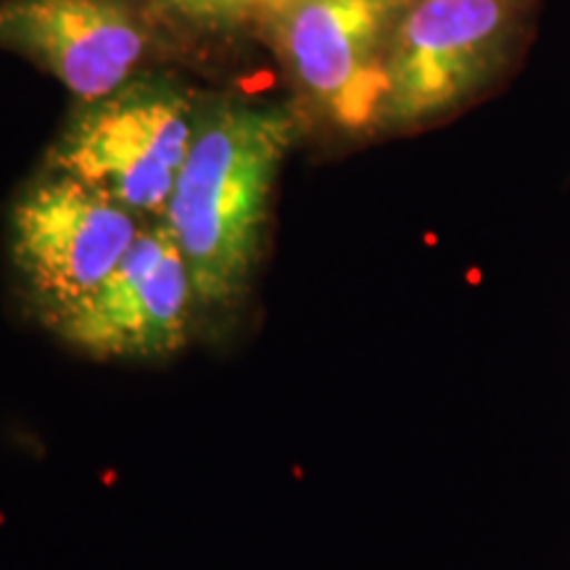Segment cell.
I'll return each mask as SVG.
<instances>
[{
	"label": "cell",
	"mask_w": 570,
	"mask_h": 570,
	"mask_svg": "<svg viewBox=\"0 0 570 570\" xmlns=\"http://www.w3.org/2000/svg\"><path fill=\"white\" fill-rule=\"evenodd\" d=\"M298 130V117L283 104L219 98L198 111L194 146L164 214L198 315H230L252 296L275 185Z\"/></svg>",
	"instance_id": "cell-1"
},
{
	"label": "cell",
	"mask_w": 570,
	"mask_h": 570,
	"mask_svg": "<svg viewBox=\"0 0 570 570\" xmlns=\"http://www.w3.org/2000/svg\"><path fill=\"white\" fill-rule=\"evenodd\" d=\"M537 0H410L389 56L381 132L439 125L497 90L529 51Z\"/></svg>",
	"instance_id": "cell-2"
},
{
	"label": "cell",
	"mask_w": 570,
	"mask_h": 570,
	"mask_svg": "<svg viewBox=\"0 0 570 570\" xmlns=\"http://www.w3.org/2000/svg\"><path fill=\"white\" fill-rule=\"evenodd\" d=\"M198 111L183 85L138 75L109 96L77 104L42 169L88 185L142 223H161Z\"/></svg>",
	"instance_id": "cell-3"
},
{
	"label": "cell",
	"mask_w": 570,
	"mask_h": 570,
	"mask_svg": "<svg viewBox=\"0 0 570 570\" xmlns=\"http://www.w3.org/2000/svg\"><path fill=\"white\" fill-rule=\"evenodd\" d=\"M410 0H296L262 17L277 59L320 119L344 135L383 130L389 56Z\"/></svg>",
	"instance_id": "cell-4"
},
{
	"label": "cell",
	"mask_w": 570,
	"mask_h": 570,
	"mask_svg": "<svg viewBox=\"0 0 570 570\" xmlns=\"http://www.w3.org/2000/svg\"><path fill=\"white\" fill-rule=\"evenodd\" d=\"M142 219L67 175L42 173L9 212V254L35 317L51 331L117 269Z\"/></svg>",
	"instance_id": "cell-5"
},
{
	"label": "cell",
	"mask_w": 570,
	"mask_h": 570,
	"mask_svg": "<svg viewBox=\"0 0 570 570\" xmlns=\"http://www.w3.org/2000/svg\"><path fill=\"white\" fill-rule=\"evenodd\" d=\"M196 315L188 265L161 219L142 225L117 269L51 333L98 362H161L183 352Z\"/></svg>",
	"instance_id": "cell-6"
},
{
	"label": "cell",
	"mask_w": 570,
	"mask_h": 570,
	"mask_svg": "<svg viewBox=\"0 0 570 570\" xmlns=\"http://www.w3.org/2000/svg\"><path fill=\"white\" fill-rule=\"evenodd\" d=\"M0 51L32 61L88 104L138 77L151 30L130 0H0Z\"/></svg>",
	"instance_id": "cell-7"
},
{
	"label": "cell",
	"mask_w": 570,
	"mask_h": 570,
	"mask_svg": "<svg viewBox=\"0 0 570 570\" xmlns=\"http://www.w3.org/2000/svg\"><path fill=\"white\" fill-rule=\"evenodd\" d=\"M161 11L196 21V24H227L233 21L230 0H154Z\"/></svg>",
	"instance_id": "cell-8"
},
{
	"label": "cell",
	"mask_w": 570,
	"mask_h": 570,
	"mask_svg": "<svg viewBox=\"0 0 570 570\" xmlns=\"http://www.w3.org/2000/svg\"><path fill=\"white\" fill-rule=\"evenodd\" d=\"M296 3V0H230L233 21L238 19H262L265 13L281 9V6Z\"/></svg>",
	"instance_id": "cell-9"
}]
</instances>
